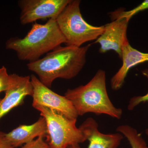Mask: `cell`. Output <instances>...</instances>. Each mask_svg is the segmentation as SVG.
I'll return each instance as SVG.
<instances>
[{
  "label": "cell",
  "mask_w": 148,
  "mask_h": 148,
  "mask_svg": "<svg viewBox=\"0 0 148 148\" xmlns=\"http://www.w3.org/2000/svg\"><path fill=\"white\" fill-rule=\"evenodd\" d=\"M67 148H82L79 146V145H72L69 146Z\"/></svg>",
  "instance_id": "obj_20"
},
{
  "label": "cell",
  "mask_w": 148,
  "mask_h": 148,
  "mask_svg": "<svg viewBox=\"0 0 148 148\" xmlns=\"http://www.w3.org/2000/svg\"><path fill=\"white\" fill-rule=\"evenodd\" d=\"M147 102H148V92L146 95L143 96H135L131 98L128 103L127 109L129 110H132L141 103ZM145 132L148 138V128L145 130Z\"/></svg>",
  "instance_id": "obj_16"
},
{
  "label": "cell",
  "mask_w": 148,
  "mask_h": 148,
  "mask_svg": "<svg viewBox=\"0 0 148 148\" xmlns=\"http://www.w3.org/2000/svg\"><path fill=\"white\" fill-rule=\"evenodd\" d=\"M20 148H49V145L42 137H38L36 140L25 144Z\"/></svg>",
  "instance_id": "obj_17"
},
{
  "label": "cell",
  "mask_w": 148,
  "mask_h": 148,
  "mask_svg": "<svg viewBox=\"0 0 148 148\" xmlns=\"http://www.w3.org/2000/svg\"><path fill=\"white\" fill-rule=\"evenodd\" d=\"M148 9V0L145 1L138 6L129 11H124L122 9L113 12L111 13V18L113 20L119 18H125L130 20L132 16L142 11Z\"/></svg>",
  "instance_id": "obj_14"
},
{
  "label": "cell",
  "mask_w": 148,
  "mask_h": 148,
  "mask_svg": "<svg viewBox=\"0 0 148 148\" xmlns=\"http://www.w3.org/2000/svg\"><path fill=\"white\" fill-rule=\"evenodd\" d=\"M116 131L127 138L131 148H148L141 134L133 127L127 125H123L117 127Z\"/></svg>",
  "instance_id": "obj_13"
},
{
  "label": "cell",
  "mask_w": 148,
  "mask_h": 148,
  "mask_svg": "<svg viewBox=\"0 0 148 148\" xmlns=\"http://www.w3.org/2000/svg\"><path fill=\"white\" fill-rule=\"evenodd\" d=\"M106 73L100 69L86 84L69 89L64 96L71 102L78 116L87 113L106 114L119 119L123 111L114 106L108 95Z\"/></svg>",
  "instance_id": "obj_3"
},
{
  "label": "cell",
  "mask_w": 148,
  "mask_h": 148,
  "mask_svg": "<svg viewBox=\"0 0 148 148\" xmlns=\"http://www.w3.org/2000/svg\"><path fill=\"white\" fill-rule=\"evenodd\" d=\"M71 0H20V21L24 25L39 19L56 18Z\"/></svg>",
  "instance_id": "obj_7"
},
{
  "label": "cell",
  "mask_w": 148,
  "mask_h": 148,
  "mask_svg": "<svg viewBox=\"0 0 148 148\" xmlns=\"http://www.w3.org/2000/svg\"><path fill=\"white\" fill-rule=\"evenodd\" d=\"M47 135L46 121L41 116L33 124L21 125L11 132L4 133V137L8 143L14 148L32 142L36 138H47Z\"/></svg>",
  "instance_id": "obj_11"
},
{
  "label": "cell",
  "mask_w": 148,
  "mask_h": 148,
  "mask_svg": "<svg viewBox=\"0 0 148 148\" xmlns=\"http://www.w3.org/2000/svg\"><path fill=\"white\" fill-rule=\"evenodd\" d=\"M129 21L125 18H119L104 25V32L95 42L101 46L100 52L114 51L121 58L123 49L129 43L127 36Z\"/></svg>",
  "instance_id": "obj_8"
},
{
  "label": "cell",
  "mask_w": 148,
  "mask_h": 148,
  "mask_svg": "<svg viewBox=\"0 0 148 148\" xmlns=\"http://www.w3.org/2000/svg\"><path fill=\"white\" fill-rule=\"evenodd\" d=\"M90 45L81 47H58L45 57L27 64L30 71L36 74L43 84L50 88L56 79H70L76 76L86 62Z\"/></svg>",
  "instance_id": "obj_1"
},
{
  "label": "cell",
  "mask_w": 148,
  "mask_h": 148,
  "mask_svg": "<svg viewBox=\"0 0 148 148\" xmlns=\"http://www.w3.org/2000/svg\"><path fill=\"white\" fill-rule=\"evenodd\" d=\"M10 82V75L8 73L6 68L3 66L0 68V92L7 90Z\"/></svg>",
  "instance_id": "obj_15"
},
{
  "label": "cell",
  "mask_w": 148,
  "mask_h": 148,
  "mask_svg": "<svg viewBox=\"0 0 148 148\" xmlns=\"http://www.w3.org/2000/svg\"><path fill=\"white\" fill-rule=\"evenodd\" d=\"M98 125L95 119L88 118L81 125L79 128L86 140L89 142L88 148H117L123 136L120 133L104 134L98 129Z\"/></svg>",
  "instance_id": "obj_10"
},
{
  "label": "cell",
  "mask_w": 148,
  "mask_h": 148,
  "mask_svg": "<svg viewBox=\"0 0 148 148\" xmlns=\"http://www.w3.org/2000/svg\"><path fill=\"white\" fill-rule=\"evenodd\" d=\"M80 1L71 0L56 18L67 45L81 47L85 43L96 40L104 32V26H92L84 19L80 9Z\"/></svg>",
  "instance_id": "obj_4"
},
{
  "label": "cell",
  "mask_w": 148,
  "mask_h": 148,
  "mask_svg": "<svg viewBox=\"0 0 148 148\" xmlns=\"http://www.w3.org/2000/svg\"><path fill=\"white\" fill-rule=\"evenodd\" d=\"M0 148H14L6 140L4 133L1 132H0Z\"/></svg>",
  "instance_id": "obj_18"
},
{
  "label": "cell",
  "mask_w": 148,
  "mask_h": 148,
  "mask_svg": "<svg viewBox=\"0 0 148 148\" xmlns=\"http://www.w3.org/2000/svg\"><path fill=\"white\" fill-rule=\"evenodd\" d=\"M142 73H143V75L146 77L148 79V70L147 69H146V70L143 71Z\"/></svg>",
  "instance_id": "obj_19"
},
{
  "label": "cell",
  "mask_w": 148,
  "mask_h": 148,
  "mask_svg": "<svg viewBox=\"0 0 148 148\" xmlns=\"http://www.w3.org/2000/svg\"><path fill=\"white\" fill-rule=\"evenodd\" d=\"M31 79L33 88L32 106L34 108L42 106L57 111L70 119H77L78 115L68 98L53 92L34 75L31 76Z\"/></svg>",
  "instance_id": "obj_6"
},
{
  "label": "cell",
  "mask_w": 148,
  "mask_h": 148,
  "mask_svg": "<svg viewBox=\"0 0 148 148\" xmlns=\"http://www.w3.org/2000/svg\"><path fill=\"white\" fill-rule=\"evenodd\" d=\"M10 82L4 97L0 100V119L12 109L23 103L28 95L32 96L33 88L31 77L10 74Z\"/></svg>",
  "instance_id": "obj_9"
},
{
  "label": "cell",
  "mask_w": 148,
  "mask_h": 148,
  "mask_svg": "<svg viewBox=\"0 0 148 148\" xmlns=\"http://www.w3.org/2000/svg\"><path fill=\"white\" fill-rule=\"evenodd\" d=\"M66 40L58 27L56 18H50L45 24L35 23L24 38H11L7 41V49L16 51L21 61L34 62L40 59Z\"/></svg>",
  "instance_id": "obj_2"
},
{
  "label": "cell",
  "mask_w": 148,
  "mask_h": 148,
  "mask_svg": "<svg viewBox=\"0 0 148 148\" xmlns=\"http://www.w3.org/2000/svg\"><path fill=\"white\" fill-rule=\"evenodd\" d=\"M121 67L111 79V86L113 90L120 89L124 83L127 73L130 69L141 63L148 61V53H143L127 44L123 49Z\"/></svg>",
  "instance_id": "obj_12"
},
{
  "label": "cell",
  "mask_w": 148,
  "mask_h": 148,
  "mask_svg": "<svg viewBox=\"0 0 148 148\" xmlns=\"http://www.w3.org/2000/svg\"><path fill=\"white\" fill-rule=\"evenodd\" d=\"M34 108L45 119L47 126V142L49 148H67L86 141L76 126V119H70L57 111L42 106Z\"/></svg>",
  "instance_id": "obj_5"
}]
</instances>
